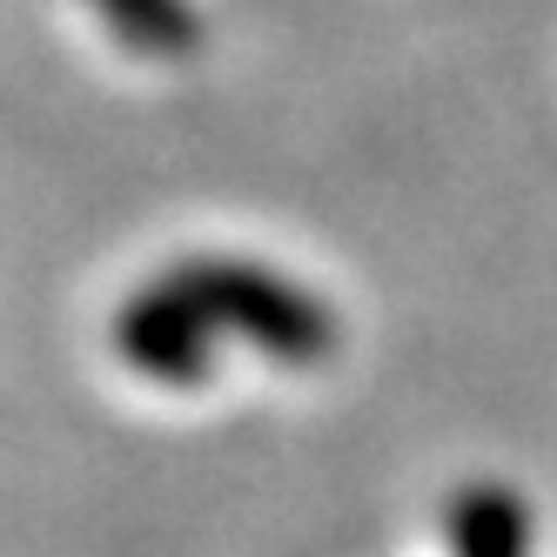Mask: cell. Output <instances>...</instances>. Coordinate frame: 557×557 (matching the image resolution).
Instances as JSON below:
<instances>
[{"label":"cell","mask_w":557,"mask_h":557,"mask_svg":"<svg viewBox=\"0 0 557 557\" xmlns=\"http://www.w3.org/2000/svg\"><path fill=\"white\" fill-rule=\"evenodd\" d=\"M175 283L202 302L222 343H243V349L269 356V363L315 370L343 343L336 309L323 296H309L302 283H289V275H275L249 256H188V262H175Z\"/></svg>","instance_id":"obj_1"},{"label":"cell","mask_w":557,"mask_h":557,"mask_svg":"<svg viewBox=\"0 0 557 557\" xmlns=\"http://www.w3.org/2000/svg\"><path fill=\"white\" fill-rule=\"evenodd\" d=\"M114 349H122V363L154 383V389H202L215 376V323L202 315V302H195L175 269L148 275V283L114 309Z\"/></svg>","instance_id":"obj_2"},{"label":"cell","mask_w":557,"mask_h":557,"mask_svg":"<svg viewBox=\"0 0 557 557\" xmlns=\"http://www.w3.org/2000/svg\"><path fill=\"white\" fill-rule=\"evenodd\" d=\"M450 557H531V510L510 484H470L450 497Z\"/></svg>","instance_id":"obj_3"}]
</instances>
